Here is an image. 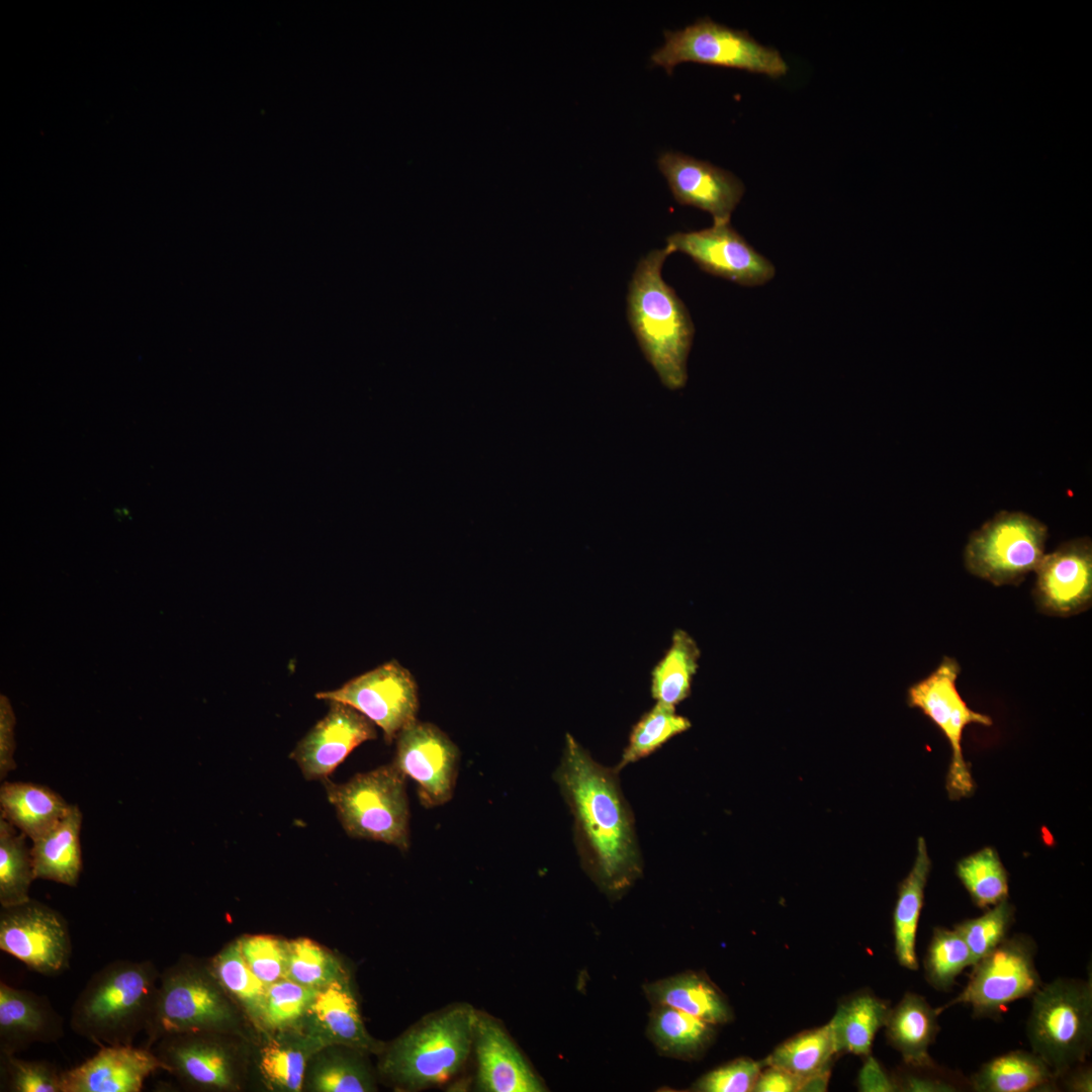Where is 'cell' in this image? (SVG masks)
Instances as JSON below:
<instances>
[{
  "label": "cell",
  "mask_w": 1092,
  "mask_h": 1092,
  "mask_svg": "<svg viewBox=\"0 0 1092 1092\" xmlns=\"http://www.w3.org/2000/svg\"><path fill=\"white\" fill-rule=\"evenodd\" d=\"M299 1029L321 1051L338 1045L380 1054L384 1049L366 1030L348 976L316 990Z\"/></svg>",
  "instance_id": "44dd1931"
},
{
  "label": "cell",
  "mask_w": 1092,
  "mask_h": 1092,
  "mask_svg": "<svg viewBox=\"0 0 1092 1092\" xmlns=\"http://www.w3.org/2000/svg\"><path fill=\"white\" fill-rule=\"evenodd\" d=\"M160 976L149 960H116L105 965L76 997L72 1030L99 1046L132 1044L152 1022Z\"/></svg>",
  "instance_id": "7a4b0ae2"
},
{
  "label": "cell",
  "mask_w": 1092,
  "mask_h": 1092,
  "mask_svg": "<svg viewBox=\"0 0 1092 1092\" xmlns=\"http://www.w3.org/2000/svg\"><path fill=\"white\" fill-rule=\"evenodd\" d=\"M83 814L77 804L51 830L32 840L35 879L76 887L82 871L80 834Z\"/></svg>",
  "instance_id": "484cf974"
},
{
  "label": "cell",
  "mask_w": 1092,
  "mask_h": 1092,
  "mask_svg": "<svg viewBox=\"0 0 1092 1092\" xmlns=\"http://www.w3.org/2000/svg\"><path fill=\"white\" fill-rule=\"evenodd\" d=\"M361 1052L321 1055L307 1077L309 1090L315 1092H370L376 1090L372 1073Z\"/></svg>",
  "instance_id": "f35d334b"
},
{
  "label": "cell",
  "mask_w": 1092,
  "mask_h": 1092,
  "mask_svg": "<svg viewBox=\"0 0 1092 1092\" xmlns=\"http://www.w3.org/2000/svg\"><path fill=\"white\" fill-rule=\"evenodd\" d=\"M329 802L348 836L380 841L405 851L410 846L406 777L393 762L348 782L322 781Z\"/></svg>",
  "instance_id": "5b68a950"
},
{
  "label": "cell",
  "mask_w": 1092,
  "mask_h": 1092,
  "mask_svg": "<svg viewBox=\"0 0 1092 1092\" xmlns=\"http://www.w3.org/2000/svg\"><path fill=\"white\" fill-rule=\"evenodd\" d=\"M1026 1033L1032 1053L1058 1079L1083 1064L1092 1045V982L1059 978L1031 996Z\"/></svg>",
  "instance_id": "8992f818"
},
{
  "label": "cell",
  "mask_w": 1092,
  "mask_h": 1092,
  "mask_svg": "<svg viewBox=\"0 0 1092 1092\" xmlns=\"http://www.w3.org/2000/svg\"><path fill=\"white\" fill-rule=\"evenodd\" d=\"M1048 527L1018 511H1001L974 531L964 550L967 570L996 585H1018L1045 554Z\"/></svg>",
  "instance_id": "9c48e42d"
},
{
  "label": "cell",
  "mask_w": 1092,
  "mask_h": 1092,
  "mask_svg": "<svg viewBox=\"0 0 1092 1092\" xmlns=\"http://www.w3.org/2000/svg\"><path fill=\"white\" fill-rule=\"evenodd\" d=\"M938 1015L937 1008L912 992H907L894 1008H890L884 1025L886 1036L907 1065L922 1069L934 1067L928 1050L939 1030Z\"/></svg>",
  "instance_id": "cb8c5ba5"
},
{
  "label": "cell",
  "mask_w": 1092,
  "mask_h": 1092,
  "mask_svg": "<svg viewBox=\"0 0 1092 1092\" xmlns=\"http://www.w3.org/2000/svg\"><path fill=\"white\" fill-rule=\"evenodd\" d=\"M27 836L5 819L0 818V904L2 907L24 903L30 899L29 889L34 877L31 847Z\"/></svg>",
  "instance_id": "d590c367"
},
{
  "label": "cell",
  "mask_w": 1092,
  "mask_h": 1092,
  "mask_svg": "<svg viewBox=\"0 0 1092 1092\" xmlns=\"http://www.w3.org/2000/svg\"><path fill=\"white\" fill-rule=\"evenodd\" d=\"M669 254L688 255L701 270L742 286L766 284L776 276L775 265L758 253L730 222L666 238Z\"/></svg>",
  "instance_id": "5bb4252c"
},
{
  "label": "cell",
  "mask_w": 1092,
  "mask_h": 1092,
  "mask_svg": "<svg viewBox=\"0 0 1092 1092\" xmlns=\"http://www.w3.org/2000/svg\"><path fill=\"white\" fill-rule=\"evenodd\" d=\"M956 873L978 907L1008 899V874L995 848L987 846L962 858Z\"/></svg>",
  "instance_id": "74e56055"
},
{
  "label": "cell",
  "mask_w": 1092,
  "mask_h": 1092,
  "mask_svg": "<svg viewBox=\"0 0 1092 1092\" xmlns=\"http://www.w3.org/2000/svg\"><path fill=\"white\" fill-rule=\"evenodd\" d=\"M961 666L953 657L944 656L926 677L908 689V705L918 708L947 739L951 756L946 776V791L950 800L970 796L975 783L963 756L962 736L967 725L991 726L992 719L969 708L962 699L957 679Z\"/></svg>",
  "instance_id": "8fae6325"
},
{
  "label": "cell",
  "mask_w": 1092,
  "mask_h": 1092,
  "mask_svg": "<svg viewBox=\"0 0 1092 1092\" xmlns=\"http://www.w3.org/2000/svg\"><path fill=\"white\" fill-rule=\"evenodd\" d=\"M1014 913V906L1005 899L983 915L966 919L953 927L970 949L972 967L1008 937Z\"/></svg>",
  "instance_id": "7bdbcfd3"
},
{
  "label": "cell",
  "mask_w": 1092,
  "mask_h": 1092,
  "mask_svg": "<svg viewBox=\"0 0 1092 1092\" xmlns=\"http://www.w3.org/2000/svg\"><path fill=\"white\" fill-rule=\"evenodd\" d=\"M0 948L43 976H59L70 968L72 940L67 921L31 898L1 906Z\"/></svg>",
  "instance_id": "7c38bea8"
},
{
  "label": "cell",
  "mask_w": 1092,
  "mask_h": 1092,
  "mask_svg": "<svg viewBox=\"0 0 1092 1092\" xmlns=\"http://www.w3.org/2000/svg\"><path fill=\"white\" fill-rule=\"evenodd\" d=\"M1060 1077L1064 1078V1085L1068 1091L1090 1092L1092 1090V1072L1088 1066L1079 1064Z\"/></svg>",
  "instance_id": "f907efd6"
},
{
  "label": "cell",
  "mask_w": 1092,
  "mask_h": 1092,
  "mask_svg": "<svg viewBox=\"0 0 1092 1092\" xmlns=\"http://www.w3.org/2000/svg\"><path fill=\"white\" fill-rule=\"evenodd\" d=\"M906 1091L918 1092H949L957 1091L956 1086L940 1079L908 1076L902 1086Z\"/></svg>",
  "instance_id": "816d5d0a"
},
{
  "label": "cell",
  "mask_w": 1092,
  "mask_h": 1092,
  "mask_svg": "<svg viewBox=\"0 0 1092 1092\" xmlns=\"http://www.w3.org/2000/svg\"><path fill=\"white\" fill-rule=\"evenodd\" d=\"M758 1075L752 1091L755 1092H794L802 1091L804 1079L772 1066H764Z\"/></svg>",
  "instance_id": "c3c4849f"
},
{
  "label": "cell",
  "mask_w": 1092,
  "mask_h": 1092,
  "mask_svg": "<svg viewBox=\"0 0 1092 1092\" xmlns=\"http://www.w3.org/2000/svg\"><path fill=\"white\" fill-rule=\"evenodd\" d=\"M315 697L355 708L381 728L387 743L417 721L418 686L413 674L396 660L360 674L337 690L320 692Z\"/></svg>",
  "instance_id": "4fadbf2b"
},
{
  "label": "cell",
  "mask_w": 1092,
  "mask_h": 1092,
  "mask_svg": "<svg viewBox=\"0 0 1092 1092\" xmlns=\"http://www.w3.org/2000/svg\"><path fill=\"white\" fill-rule=\"evenodd\" d=\"M618 772L597 762L571 734L565 735L554 780L573 816L582 866L611 894L630 886L642 870L634 815Z\"/></svg>",
  "instance_id": "6da1fadb"
},
{
  "label": "cell",
  "mask_w": 1092,
  "mask_h": 1092,
  "mask_svg": "<svg viewBox=\"0 0 1092 1092\" xmlns=\"http://www.w3.org/2000/svg\"><path fill=\"white\" fill-rule=\"evenodd\" d=\"M930 870L925 839L919 837L913 866L899 885L893 913L895 954L900 966L911 971L918 969L916 933Z\"/></svg>",
  "instance_id": "4316f807"
},
{
  "label": "cell",
  "mask_w": 1092,
  "mask_h": 1092,
  "mask_svg": "<svg viewBox=\"0 0 1092 1092\" xmlns=\"http://www.w3.org/2000/svg\"><path fill=\"white\" fill-rule=\"evenodd\" d=\"M315 992L286 978L267 986L262 1028L277 1032L299 1028Z\"/></svg>",
  "instance_id": "b9f144b4"
},
{
  "label": "cell",
  "mask_w": 1092,
  "mask_h": 1092,
  "mask_svg": "<svg viewBox=\"0 0 1092 1092\" xmlns=\"http://www.w3.org/2000/svg\"><path fill=\"white\" fill-rule=\"evenodd\" d=\"M225 1033L192 1032L164 1036L153 1052L167 1072L181 1082L203 1091H228L237 1087L234 1053Z\"/></svg>",
  "instance_id": "d6986e66"
},
{
  "label": "cell",
  "mask_w": 1092,
  "mask_h": 1092,
  "mask_svg": "<svg viewBox=\"0 0 1092 1092\" xmlns=\"http://www.w3.org/2000/svg\"><path fill=\"white\" fill-rule=\"evenodd\" d=\"M860 1071L858 1086L862 1091H894L898 1088L894 1080L888 1078L879 1063L870 1056Z\"/></svg>",
  "instance_id": "681fc988"
},
{
  "label": "cell",
  "mask_w": 1092,
  "mask_h": 1092,
  "mask_svg": "<svg viewBox=\"0 0 1092 1092\" xmlns=\"http://www.w3.org/2000/svg\"><path fill=\"white\" fill-rule=\"evenodd\" d=\"M657 166L677 203L709 212L714 223L730 222L745 186L733 173L678 152H664Z\"/></svg>",
  "instance_id": "ac0fdd59"
},
{
  "label": "cell",
  "mask_w": 1092,
  "mask_h": 1092,
  "mask_svg": "<svg viewBox=\"0 0 1092 1092\" xmlns=\"http://www.w3.org/2000/svg\"><path fill=\"white\" fill-rule=\"evenodd\" d=\"M837 1055L829 1023L802 1031L785 1040L763 1060L772 1066L796 1075L804 1081L812 1076L830 1072Z\"/></svg>",
  "instance_id": "d6a6232c"
},
{
  "label": "cell",
  "mask_w": 1092,
  "mask_h": 1092,
  "mask_svg": "<svg viewBox=\"0 0 1092 1092\" xmlns=\"http://www.w3.org/2000/svg\"><path fill=\"white\" fill-rule=\"evenodd\" d=\"M72 804L48 786L4 782L0 787V818L31 841L46 834L67 815Z\"/></svg>",
  "instance_id": "d4e9b609"
},
{
  "label": "cell",
  "mask_w": 1092,
  "mask_h": 1092,
  "mask_svg": "<svg viewBox=\"0 0 1092 1092\" xmlns=\"http://www.w3.org/2000/svg\"><path fill=\"white\" fill-rule=\"evenodd\" d=\"M344 977L340 961L315 941L305 937L287 941L286 979L318 990Z\"/></svg>",
  "instance_id": "60d3db41"
},
{
  "label": "cell",
  "mask_w": 1092,
  "mask_h": 1092,
  "mask_svg": "<svg viewBox=\"0 0 1092 1092\" xmlns=\"http://www.w3.org/2000/svg\"><path fill=\"white\" fill-rule=\"evenodd\" d=\"M1036 944L1026 934L1007 937L973 966L966 988L943 1007L970 1004L976 1018L995 1017L1013 1001L1031 997L1042 985L1035 967Z\"/></svg>",
  "instance_id": "30bf717a"
},
{
  "label": "cell",
  "mask_w": 1092,
  "mask_h": 1092,
  "mask_svg": "<svg viewBox=\"0 0 1092 1092\" xmlns=\"http://www.w3.org/2000/svg\"><path fill=\"white\" fill-rule=\"evenodd\" d=\"M209 966L229 997L240 1004L257 1026L262 1027L267 986L249 968L239 939L226 944Z\"/></svg>",
  "instance_id": "836d02e7"
},
{
  "label": "cell",
  "mask_w": 1092,
  "mask_h": 1092,
  "mask_svg": "<svg viewBox=\"0 0 1092 1092\" xmlns=\"http://www.w3.org/2000/svg\"><path fill=\"white\" fill-rule=\"evenodd\" d=\"M690 728V720L677 714L675 706L656 702L633 726L628 744L615 768L619 771L627 764L650 755Z\"/></svg>",
  "instance_id": "8d00e7d4"
},
{
  "label": "cell",
  "mask_w": 1092,
  "mask_h": 1092,
  "mask_svg": "<svg viewBox=\"0 0 1092 1092\" xmlns=\"http://www.w3.org/2000/svg\"><path fill=\"white\" fill-rule=\"evenodd\" d=\"M475 1011L461 1002L425 1016L382 1050L380 1073L410 1092L450 1079L472 1054Z\"/></svg>",
  "instance_id": "277c9868"
},
{
  "label": "cell",
  "mask_w": 1092,
  "mask_h": 1092,
  "mask_svg": "<svg viewBox=\"0 0 1092 1092\" xmlns=\"http://www.w3.org/2000/svg\"><path fill=\"white\" fill-rule=\"evenodd\" d=\"M763 1062L748 1058L736 1059L723 1065L698 1080L695 1089L704 1092H747L752 1091Z\"/></svg>",
  "instance_id": "bcb514c9"
},
{
  "label": "cell",
  "mask_w": 1092,
  "mask_h": 1092,
  "mask_svg": "<svg viewBox=\"0 0 1092 1092\" xmlns=\"http://www.w3.org/2000/svg\"><path fill=\"white\" fill-rule=\"evenodd\" d=\"M647 995L655 1005H666L689 1013L710 1024L732 1018L723 994L705 976L685 973L647 986Z\"/></svg>",
  "instance_id": "83f0119b"
},
{
  "label": "cell",
  "mask_w": 1092,
  "mask_h": 1092,
  "mask_svg": "<svg viewBox=\"0 0 1092 1092\" xmlns=\"http://www.w3.org/2000/svg\"><path fill=\"white\" fill-rule=\"evenodd\" d=\"M664 43L654 51L651 63L668 74L685 62L720 66L780 78L789 67L781 53L755 40L746 30L735 29L703 17L677 30H664Z\"/></svg>",
  "instance_id": "ba28073f"
},
{
  "label": "cell",
  "mask_w": 1092,
  "mask_h": 1092,
  "mask_svg": "<svg viewBox=\"0 0 1092 1092\" xmlns=\"http://www.w3.org/2000/svg\"><path fill=\"white\" fill-rule=\"evenodd\" d=\"M890 1006L870 991L845 999L828 1022L837 1054L868 1057L878 1030L885 1025Z\"/></svg>",
  "instance_id": "f1b7e54d"
},
{
  "label": "cell",
  "mask_w": 1092,
  "mask_h": 1092,
  "mask_svg": "<svg viewBox=\"0 0 1092 1092\" xmlns=\"http://www.w3.org/2000/svg\"><path fill=\"white\" fill-rule=\"evenodd\" d=\"M15 717L6 697L0 701V779L4 780L7 775L16 768L14 759Z\"/></svg>",
  "instance_id": "7dc6e473"
},
{
  "label": "cell",
  "mask_w": 1092,
  "mask_h": 1092,
  "mask_svg": "<svg viewBox=\"0 0 1092 1092\" xmlns=\"http://www.w3.org/2000/svg\"><path fill=\"white\" fill-rule=\"evenodd\" d=\"M329 710L290 752L303 778L323 781L360 744L376 738L375 724L355 708L328 701Z\"/></svg>",
  "instance_id": "e0dca14e"
},
{
  "label": "cell",
  "mask_w": 1092,
  "mask_h": 1092,
  "mask_svg": "<svg viewBox=\"0 0 1092 1092\" xmlns=\"http://www.w3.org/2000/svg\"><path fill=\"white\" fill-rule=\"evenodd\" d=\"M242 954L256 977L269 986L285 978L287 941L272 935L239 938Z\"/></svg>",
  "instance_id": "f6af8a7d"
},
{
  "label": "cell",
  "mask_w": 1092,
  "mask_h": 1092,
  "mask_svg": "<svg viewBox=\"0 0 1092 1092\" xmlns=\"http://www.w3.org/2000/svg\"><path fill=\"white\" fill-rule=\"evenodd\" d=\"M238 1024L233 1000L214 977L210 966L179 962L160 976L146 1048L164 1036L192 1033H231Z\"/></svg>",
  "instance_id": "52a82bcc"
},
{
  "label": "cell",
  "mask_w": 1092,
  "mask_h": 1092,
  "mask_svg": "<svg viewBox=\"0 0 1092 1092\" xmlns=\"http://www.w3.org/2000/svg\"><path fill=\"white\" fill-rule=\"evenodd\" d=\"M712 1024L689 1013L666 1005H655L649 1024V1034L664 1053L678 1057H695L710 1042Z\"/></svg>",
  "instance_id": "e575fe53"
},
{
  "label": "cell",
  "mask_w": 1092,
  "mask_h": 1092,
  "mask_svg": "<svg viewBox=\"0 0 1092 1092\" xmlns=\"http://www.w3.org/2000/svg\"><path fill=\"white\" fill-rule=\"evenodd\" d=\"M1 1091L63 1092L61 1073L46 1061H27L0 1053Z\"/></svg>",
  "instance_id": "ee69618b"
},
{
  "label": "cell",
  "mask_w": 1092,
  "mask_h": 1092,
  "mask_svg": "<svg viewBox=\"0 0 1092 1092\" xmlns=\"http://www.w3.org/2000/svg\"><path fill=\"white\" fill-rule=\"evenodd\" d=\"M395 766L417 784L425 808L447 804L454 795L460 751L438 726L418 720L396 737Z\"/></svg>",
  "instance_id": "9a60e30c"
},
{
  "label": "cell",
  "mask_w": 1092,
  "mask_h": 1092,
  "mask_svg": "<svg viewBox=\"0 0 1092 1092\" xmlns=\"http://www.w3.org/2000/svg\"><path fill=\"white\" fill-rule=\"evenodd\" d=\"M1032 590L1037 610L1048 616L1071 617L1092 604V542L1081 537L1044 554Z\"/></svg>",
  "instance_id": "2e32d148"
},
{
  "label": "cell",
  "mask_w": 1092,
  "mask_h": 1092,
  "mask_svg": "<svg viewBox=\"0 0 1092 1092\" xmlns=\"http://www.w3.org/2000/svg\"><path fill=\"white\" fill-rule=\"evenodd\" d=\"M669 255L665 248L656 249L638 262L629 283L627 317L661 383L675 390L688 379L695 326L682 300L661 276Z\"/></svg>",
  "instance_id": "3957f363"
},
{
  "label": "cell",
  "mask_w": 1092,
  "mask_h": 1092,
  "mask_svg": "<svg viewBox=\"0 0 1092 1092\" xmlns=\"http://www.w3.org/2000/svg\"><path fill=\"white\" fill-rule=\"evenodd\" d=\"M700 648L685 630H674L671 643L651 670V696L656 702L675 706L686 700L699 666Z\"/></svg>",
  "instance_id": "1f68e13d"
},
{
  "label": "cell",
  "mask_w": 1092,
  "mask_h": 1092,
  "mask_svg": "<svg viewBox=\"0 0 1092 1092\" xmlns=\"http://www.w3.org/2000/svg\"><path fill=\"white\" fill-rule=\"evenodd\" d=\"M320 1052L299 1028L278 1031L260 1051L259 1071L269 1089L298 1092L308 1061Z\"/></svg>",
  "instance_id": "f546056e"
},
{
  "label": "cell",
  "mask_w": 1092,
  "mask_h": 1092,
  "mask_svg": "<svg viewBox=\"0 0 1092 1092\" xmlns=\"http://www.w3.org/2000/svg\"><path fill=\"white\" fill-rule=\"evenodd\" d=\"M924 976L928 984L938 991H948L957 977L967 967H972L970 949L962 935L953 928L935 927L924 960Z\"/></svg>",
  "instance_id": "ab89813d"
},
{
  "label": "cell",
  "mask_w": 1092,
  "mask_h": 1092,
  "mask_svg": "<svg viewBox=\"0 0 1092 1092\" xmlns=\"http://www.w3.org/2000/svg\"><path fill=\"white\" fill-rule=\"evenodd\" d=\"M472 1054L476 1061V1091H545L500 1022L477 1009L473 1023Z\"/></svg>",
  "instance_id": "ffe728a7"
},
{
  "label": "cell",
  "mask_w": 1092,
  "mask_h": 1092,
  "mask_svg": "<svg viewBox=\"0 0 1092 1092\" xmlns=\"http://www.w3.org/2000/svg\"><path fill=\"white\" fill-rule=\"evenodd\" d=\"M63 1036L64 1019L46 997L0 983L1 1054L16 1055L33 1043Z\"/></svg>",
  "instance_id": "603a6c76"
},
{
  "label": "cell",
  "mask_w": 1092,
  "mask_h": 1092,
  "mask_svg": "<svg viewBox=\"0 0 1092 1092\" xmlns=\"http://www.w3.org/2000/svg\"><path fill=\"white\" fill-rule=\"evenodd\" d=\"M167 1071L153 1050L104 1045L81 1065L61 1073L63 1092H140L155 1072Z\"/></svg>",
  "instance_id": "7402d4cb"
},
{
  "label": "cell",
  "mask_w": 1092,
  "mask_h": 1092,
  "mask_svg": "<svg viewBox=\"0 0 1092 1092\" xmlns=\"http://www.w3.org/2000/svg\"><path fill=\"white\" fill-rule=\"evenodd\" d=\"M1056 1076L1034 1053L1013 1051L985 1063L971 1079L977 1092L1048 1091Z\"/></svg>",
  "instance_id": "4dcf8cb0"
}]
</instances>
